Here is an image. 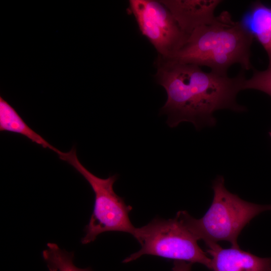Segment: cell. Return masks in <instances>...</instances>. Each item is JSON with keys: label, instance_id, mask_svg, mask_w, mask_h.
<instances>
[{"label": "cell", "instance_id": "obj_8", "mask_svg": "<svg viewBox=\"0 0 271 271\" xmlns=\"http://www.w3.org/2000/svg\"><path fill=\"white\" fill-rule=\"evenodd\" d=\"M213 271H271V258H261L239 247L223 248L217 243L207 245Z\"/></svg>", "mask_w": 271, "mask_h": 271}, {"label": "cell", "instance_id": "obj_12", "mask_svg": "<svg viewBox=\"0 0 271 271\" xmlns=\"http://www.w3.org/2000/svg\"><path fill=\"white\" fill-rule=\"evenodd\" d=\"M247 89L262 91L271 97V68L263 71L253 70L252 76L243 83V90Z\"/></svg>", "mask_w": 271, "mask_h": 271}, {"label": "cell", "instance_id": "obj_5", "mask_svg": "<svg viewBox=\"0 0 271 271\" xmlns=\"http://www.w3.org/2000/svg\"><path fill=\"white\" fill-rule=\"evenodd\" d=\"M132 235L140 243L141 248L123 259V263L132 261L147 254L199 263L211 269V259L176 216L168 220L155 218L146 225L136 227Z\"/></svg>", "mask_w": 271, "mask_h": 271}, {"label": "cell", "instance_id": "obj_7", "mask_svg": "<svg viewBox=\"0 0 271 271\" xmlns=\"http://www.w3.org/2000/svg\"><path fill=\"white\" fill-rule=\"evenodd\" d=\"M170 11L182 31L189 35L211 22L220 0H160Z\"/></svg>", "mask_w": 271, "mask_h": 271}, {"label": "cell", "instance_id": "obj_11", "mask_svg": "<svg viewBox=\"0 0 271 271\" xmlns=\"http://www.w3.org/2000/svg\"><path fill=\"white\" fill-rule=\"evenodd\" d=\"M42 256L49 271H92L89 268H81L75 266L73 252L61 249L55 243L47 244Z\"/></svg>", "mask_w": 271, "mask_h": 271}, {"label": "cell", "instance_id": "obj_6", "mask_svg": "<svg viewBox=\"0 0 271 271\" xmlns=\"http://www.w3.org/2000/svg\"><path fill=\"white\" fill-rule=\"evenodd\" d=\"M129 8L142 35L154 47L158 56L171 57L185 42L188 35L160 1L130 0Z\"/></svg>", "mask_w": 271, "mask_h": 271}, {"label": "cell", "instance_id": "obj_4", "mask_svg": "<svg viewBox=\"0 0 271 271\" xmlns=\"http://www.w3.org/2000/svg\"><path fill=\"white\" fill-rule=\"evenodd\" d=\"M60 159L71 165L88 182L94 193V204L89 221L84 228L81 239L83 244L94 241L97 236L108 231H120L132 235L136 227L131 223L129 213L132 209L123 198L117 195L113 184L117 176L100 178L88 170L79 161L76 150L73 147L68 152H61Z\"/></svg>", "mask_w": 271, "mask_h": 271}, {"label": "cell", "instance_id": "obj_13", "mask_svg": "<svg viewBox=\"0 0 271 271\" xmlns=\"http://www.w3.org/2000/svg\"><path fill=\"white\" fill-rule=\"evenodd\" d=\"M192 263L183 260H174L173 271H191Z\"/></svg>", "mask_w": 271, "mask_h": 271}, {"label": "cell", "instance_id": "obj_14", "mask_svg": "<svg viewBox=\"0 0 271 271\" xmlns=\"http://www.w3.org/2000/svg\"><path fill=\"white\" fill-rule=\"evenodd\" d=\"M269 136L271 137V130L269 132Z\"/></svg>", "mask_w": 271, "mask_h": 271}, {"label": "cell", "instance_id": "obj_9", "mask_svg": "<svg viewBox=\"0 0 271 271\" xmlns=\"http://www.w3.org/2000/svg\"><path fill=\"white\" fill-rule=\"evenodd\" d=\"M241 23L255 38L267 53L271 68V7L260 2L253 3Z\"/></svg>", "mask_w": 271, "mask_h": 271}, {"label": "cell", "instance_id": "obj_3", "mask_svg": "<svg viewBox=\"0 0 271 271\" xmlns=\"http://www.w3.org/2000/svg\"><path fill=\"white\" fill-rule=\"evenodd\" d=\"M212 189V202L202 218L195 219L185 211L178 212L176 216L197 240H203L207 246L227 241L231 247H239L237 237L242 229L260 213L271 210V205L256 204L240 199L226 189L222 176L214 181Z\"/></svg>", "mask_w": 271, "mask_h": 271}, {"label": "cell", "instance_id": "obj_10", "mask_svg": "<svg viewBox=\"0 0 271 271\" xmlns=\"http://www.w3.org/2000/svg\"><path fill=\"white\" fill-rule=\"evenodd\" d=\"M0 131L20 134L44 148L49 149L57 154L61 152L29 127L15 109L2 97L0 99Z\"/></svg>", "mask_w": 271, "mask_h": 271}, {"label": "cell", "instance_id": "obj_2", "mask_svg": "<svg viewBox=\"0 0 271 271\" xmlns=\"http://www.w3.org/2000/svg\"><path fill=\"white\" fill-rule=\"evenodd\" d=\"M253 38L241 22L234 21L228 12L223 11L210 23L193 31L178 50L165 58L206 66L222 75H227L229 67L235 64L248 70L252 67L250 48Z\"/></svg>", "mask_w": 271, "mask_h": 271}, {"label": "cell", "instance_id": "obj_1", "mask_svg": "<svg viewBox=\"0 0 271 271\" xmlns=\"http://www.w3.org/2000/svg\"><path fill=\"white\" fill-rule=\"evenodd\" d=\"M155 64V79L164 88L167 96L161 113L167 115V123L170 127L187 121L199 130L216 124L214 113L217 110L245 111V107L236 101L246 79L244 70L229 77L160 56Z\"/></svg>", "mask_w": 271, "mask_h": 271}]
</instances>
